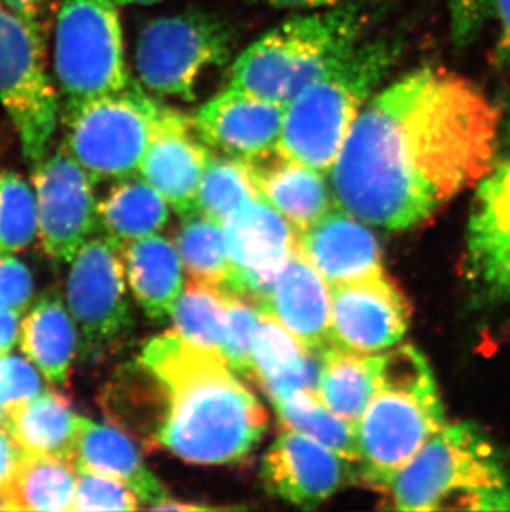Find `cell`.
Listing matches in <instances>:
<instances>
[{"instance_id": "obj_1", "label": "cell", "mask_w": 510, "mask_h": 512, "mask_svg": "<svg viewBox=\"0 0 510 512\" xmlns=\"http://www.w3.org/2000/svg\"><path fill=\"white\" fill-rule=\"evenodd\" d=\"M501 118L471 80L414 68L368 100L328 173L333 201L363 223L416 228L481 181Z\"/></svg>"}, {"instance_id": "obj_2", "label": "cell", "mask_w": 510, "mask_h": 512, "mask_svg": "<svg viewBox=\"0 0 510 512\" xmlns=\"http://www.w3.org/2000/svg\"><path fill=\"white\" fill-rule=\"evenodd\" d=\"M141 367L163 397L154 438L186 463L232 464L251 455L267 413L219 353L166 332L145 343Z\"/></svg>"}, {"instance_id": "obj_3", "label": "cell", "mask_w": 510, "mask_h": 512, "mask_svg": "<svg viewBox=\"0 0 510 512\" xmlns=\"http://www.w3.org/2000/svg\"><path fill=\"white\" fill-rule=\"evenodd\" d=\"M446 423L423 353L413 345L386 350L380 387L355 426L358 479L381 491Z\"/></svg>"}, {"instance_id": "obj_4", "label": "cell", "mask_w": 510, "mask_h": 512, "mask_svg": "<svg viewBox=\"0 0 510 512\" xmlns=\"http://www.w3.org/2000/svg\"><path fill=\"white\" fill-rule=\"evenodd\" d=\"M398 511H510V474L472 423H446L380 491Z\"/></svg>"}, {"instance_id": "obj_5", "label": "cell", "mask_w": 510, "mask_h": 512, "mask_svg": "<svg viewBox=\"0 0 510 512\" xmlns=\"http://www.w3.org/2000/svg\"><path fill=\"white\" fill-rule=\"evenodd\" d=\"M401 52L398 37L361 40L287 105L277 151L328 176L353 123Z\"/></svg>"}, {"instance_id": "obj_6", "label": "cell", "mask_w": 510, "mask_h": 512, "mask_svg": "<svg viewBox=\"0 0 510 512\" xmlns=\"http://www.w3.org/2000/svg\"><path fill=\"white\" fill-rule=\"evenodd\" d=\"M366 27L360 2L290 17L236 58L231 85L287 107L360 44Z\"/></svg>"}, {"instance_id": "obj_7", "label": "cell", "mask_w": 510, "mask_h": 512, "mask_svg": "<svg viewBox=\"0 0 510 512\" xmlns=\"http://www.w3.org/2000/svg\"><path fill=\"white\" fill-rule=\"evenodd\" d=\"M159 108L133 80L118 92L63 105V145L95 184L130 178L140 173Z\"/></svg>"}, {"instance_id": "obj_8", "label": "cell", "mask_w": 510, "mask_h": 512, "mask_svg": "<svg viewBox=\"0 0 510 512\" xmlns=\"http://www.w3.org/2000/svg\"><path fill=\"white\" fill-rule=\"evenodd\" d=\"M231 27L206 12L150 20L136 44V72L148 92L193 102L204 73L224 67L234 54Z\"/></svg>"}, {"instance_id": "obj_9", "label": "cell", "mask_w": 510, "mask_h": 512, "mask_svg": "<svg viewBox=\"0 0 510 512\" xmlns=\"http://www.w3.org/2000/svg\"><path fill=\"white\" fill-rule=\"evenodd\" d=\"M116 0H58L55 75L63 105L131 82Z\"/></svg>"}, {"instance_id": "obj_10", "label": "cell", "mask_w": 510, "mask_h": 512, "mask_svg": "<svg viewBox=\"0 0 510 512\" xmlns=\"http://www.w3.org/2000/svg\"><path fill=\"white\" fill-rule=\"evenodd\" d=\"M0 105L14 123L25 160H44L57 130V90L44 60V40L0 0Z\"/></svg>"}, {"instance_id": "obj_11", "label": "cell", "mask_w": 510, "mask_h": 512, "mask_svg": "<svg viewBox=\"0 0 510 512\" xmlns=\"http://www.w3.org/2000/svg\"><path fill=\"white\" fill-rule=\"evenodd\" d=\"M123 244L110 236L90 237L70 262L68 307L82 332V350L95 357L133 327L126 295Z\"/></svg>"}, {"instance_id": "obj_12", "label": "cell", "mask_w": 510, "mask_h": 512, "mask_svg": "<svg viewBox=\"0 0 510 512\" xmlns=\"http://www.w3.org/2000/svg\"><path fill=\"white\" fill-rule=\"evenodd\" d=\"M39 234L47 256L72 262L100 229L95 183L65 145L35 165Z\"/></svg>"}, {"instance_id": "obj_13", "label": "cell", "mask_w": 510, "mask_h": 512, "mask_svg": "<svg viewBox=\"0 0 510 512\" xmlns=\"http://www.w3.org/2000/svg\"><path fill=\"white\" fill-rule=\"evenodd\" d=\"M506 141L476 184L467 221V274L491 300L510 299V126Z\"/></svg>"}, {"instance_id": "obj_14", "label": "cell", "mask_w": 510, "mask_h": 512, "mask_svg": "<svg viewBox=\"0 0 510 512\" xmlns=\"http://www.w3.org/2000/svg\"><path fill=\"white\" fill-rule=\"evenodd\" d=\"M330 339L335 347L383 353L400 345L409 305L383 271L330 285Z\"/></svg>"}, {"instance_id": "obj_15", "label": "cell", "mask_w": 510, "mask_h": 512, "mask_svg": "<svg viewBox=\"0 0 510 512\" xmlns=\"http://www.w3.org/2000/svg\"><path fill=\"white\" fill-rule=\"evenodd\" d=\"M222 231L231 262L227 292L257 305L297 252L299 231L262 198L232 214Z\"/></svg>"}, {"instance_id": "obj_16", "label": "cell", "mask_w": 510, "mask_h": 512, "mask_svg": "<svg viewBox=\"0 0 510 512\" xmlns=\"http://www.w3.org/2000/svg\"><path fill=\"white\" fill-rule=\"evenodd\" d=\"M350 463L318 441L285 428L265 453L260 476L270 494L299 508L315 509L357 483V469Z\"/></svg>"}, {"instance_id": "obj_17", "label": "cell", "mask_w": 510, "mask_h": 512, "mask_svg": "<svg viewBox=\"0 0 510 512\" xmlns=\"http://www.w3.org/2000/svg\"><path fill=\"white\" fill-rule=\"evenodd\" d=\"M285 108L229 85L199 108L193 123L211 150L251 163L279 150Z\"/></svg>"}, {"instance_id": "obj_18", "label": "cell", "mask_w": 510, "mask_h": 512, "mask_svg": "<svg viewBox=\"0 0 510 512\" xmlns=\"http://www.w3.org/2000/svg\"><path fill=\"white\" fill-rule=\"evenodd\" d=\"M211 155V148L194 128L193 118L161 105L150 145L141 161V178L184 218L198 211L199 184Z\"/></svg>"}, {"instance_id": "obj_19", "label": "cell", "mask_w": 510, "mask_h": 512, "mask_svg": "<svg viewBox=\"0 0 510 512\" xmlns=\"http://www.w3.org/2000/svg\"><path fill=\"white\" fill-rule=\"evenodd\" d=\"M297 252L328 285L381 272L380 242L366 223L343 209H330L299 232Z\"/></svg>"}, {"instance_id": "obj_20", "label": "cell", "mask_w": 510, "mask_h": 512, "mask_svg": "<svg viewBox=\"0 0 510 512\" xmlns=\"http://www.w3.org/2000/svg\"><path fill=\"white\" fill-rule=\"evenodd\" d=\"M257 307L284 325L310 352L332 345L330 285L299 252L290 257Z\"/></svg>"}, {"instance_id": "obj_21", "label": "cell", "mask_w": 510, "mask_h": 512, "mask_svg": "<svg viewBox=\"0 0 510 512\" xmlns=\"http://www.w3.org/2000/svg\"><path fill=\"white\" fill-rule=\"evenodd\" d=\"M249 163V161H247ZM260 198L279 211L297 231H304L335 208L327 174L275 151L249 163Z\"/></svg>"}, {"instance_id": "obj_22", "label": "cell", "mask_w": 510, "mask_h": 512, "mask_svg": "<svg viewBox=\"0 0 510 512\" xmlns=\"http://www.w3.org/2000/svg\"><path fill=\"white\" fill-rule=\"evenodd\" d=\"M73 463L77 469L120 479L145 508L156 509L169 499L168 491L141 459L135 443L113 426L80 416Z\"/></svg>"}, {"instance_id": "obj_23", "label": "cell", "mask_w": 510, "mask_h": 512, "mask_svg": "<svg viewBox=\"0 0 510 512\" xmlns=\"http://www.w3.org/2000/svg\"><path fill=\"white\" fill-rule=\"evenodd\" d=\"M318 353L307 348L274 317L260 312L252 343V378L270 400L295 392H315Z\"/></svg>"}, {"instance_id": "obj_24", "label": "cell", "mask_w": 510, "mask_h": 512, "mask_svg": "<svg viewBox=\"0 0 510 512\" xmlns=\"http://www.w3.org/2000/svg\"><path fill=\"white\" fill-rule=\"evenodd\" d=\"M383 368L385 355L352 352L330 345L318 352V375L313 393L328 410L357 426L380 387Z\"/></svg>"}, {"instance_id": "obj_25", "label": "cell", "mask_w": 510, "mask_h": 512, "mask_svg": "<svg viewBox=\"0 0 510 512\" xmlns=\"http://www.w3.org/2000/svg\"><path fill=\"white\" fill-rule=\"evenodd\" d=\"M126 277L145 314L168 319L184 289V267L173 242L159 234L141 237L123 247Z\"/></svg>"}, {"instance_id": "obj_26", "label": "cell", "mask_w": 510, "mask_h": 512, "mask_svg": "<svg viewBox=\"0 0 510 512\" xmlns=\"http://www.w3.org/2000/svg\"><path fill=\"white\" fill-rule=\"evenodd\" d=\"M80 416L62 393L47 390L5 416L15 440L29 455L75 459ZM75 464V463H73Z\"/></svg>"}, {"instance_id": "obj_27", "label": "cell", "mask_w": 510, "mask_h": 512, "mask_svg": "<svg viewBox=\"0 0 510 512\" xmlns=\"http://www.w3.org/2000/svg\"><path fill=\"white\" fill-rule=\"evenodd\" d=\"M77 325L62 297L47 292L22 324V350L53 385H65L77 355Z\"/></svg>"}, {"instance_id": "obj_28", "label": "cell", "mask_w": 510, "mask_h": 512, "mask_svg": "<svg viewBox=\"0 0 510 512\" xmlns=\"http://www.w3.org/2000/svg\"><path fill=\"white\" fill-rule=\"evenodd\" d=\"M100 229L126 246L141 237L158 234L169 221V204L148 181L138 176L118 179L98 203Z\"/></svg>"}, {"instance_id": "obj_29", "label": "cell", "mask_w": 510, "mask_h": 512, "mask_svg": "<svg viewBox=\"0 0 510 512\" xmlns=\"http://www.w3.org/2000/svg\"><path fill=\"white\" fill-rule=\"evenodd\" d=\"M77 476L68 459L25 453L9 491L14 511H73Z\"/></svg>"}, {"instance_id": "obj_30", "label": "cell", "mask_w": 510, "mask_h": 512, "mask_svg": "<svg viewBox=\"0 0 510 512\" xmlns=\"http://www.w3.org/2000/svg\"><path fill=\"white\" fill-rule=\"evenodd\" d=\"M287 430L297 431L327 446L337 455L357 463V430L350 421L335 415L313 392H295L272 400Z\"/></svg>"}, {"instance_id": "obj_31", "label": "cell", "mask_w": 510, "mask_h": 512, "mask_svg": "<svg viewBox=\"0 0 510 512\" xmlns=\"http://www.w3.org/2000/svg\"><path fill=\"white\" fill-rule=\"evenodd\" d=\"M259 198V188L247 161L212 153L199 184L198 213L222 226L232 214Z\"/></svg>"}, {"instance_id": "obj_32", "label": "cell", "mask_w": 510, "mask_h": 512, "mask_svg": "<svg viewBox=\"0 0 510 512\" xmlns=\"http://www.w3.org/2000/svg\"><path fill=\"white\" fill-rule=\"evenodd\" d=\"M176 249L189 279L214 285L227 292L231 262L227 257L221 224L198 211L184 216L176 237Z\"/></svg>"}, {"instance_id": "obj_33", "label": "cell", "mask_w": 510, "mask_h": 512, "mask_svg": "<svg viewBox=\"0 0 510 512\" xmlns=\"http://www.w3.org/2000/svg\"><path fill=\"white\" fill-rule=\"evenodd\" d=\"M229 292L188 279L171 312L176 330L183 339L221 355L226 330V299Z\"/></svg>"}, {"instance_id": "obj_34", "label": "cell", "mask_w": 510, "mask_h": 512, "mask_svg": "<svg viewBox=\"0 0 510 512\" xmlns=\"http://www.w3.org/2000/svg\"><path fill=\"white\" fill-rule=\"evenodd\" d=\"M37 229V194L19 174L0 173V256L24 251Z\"/></svg>"}, {"instance_id": "obj_35", "label": "cell", "mask_w": 510, "mask_h": 512, "mask_svg": "<svg viewBox=\"0 0 510 512\" xmlns=\"http://www.w3.org/2000/svg\"><path fill=\"white\" fill-rule=\"evenodd\" d=\"M260 309L241 295L227 294L226 330L221 355L239 375L252 378V343Z\"/></svg>"}, {"instance_id": "obj_36", "label": "cell", "mask_w": 510, "mask_h": 512, "mask_svg": "<svg viewBox=\"0 0 510 512\" xmlns=\"http://www.w3.org/2000/svg\"><path fill=\"white\" fill-rule=\"evenodd\" d=\"M77 471V493L73 511H135L141 508L138 496L120 479L87 469Z\"/></svg>"}, {"instance_id": "obj_37", "label": "cell", "mask_w": 510, "mask_h": 512, "mask_svg": "<svg viewBox=\"0 0 510 512\" xmlns=\"http://www.w3.org/2000/svg\"><path fill=\"white\" fill-rule=\"evenodd\" d=\"M451 39L458 49L476 42L496 15V0H448Z\"/></svg>"}, {"instance_id": "obj_38", "label": "cell", "mask_w": 510, "mask_h": 512, "mask_svg": "<svg viewBox=\"0 0 510 512\" xmlns=\"http://www.w3.org/2000/svg\"><path fill=\"white\" fill-rule=\"evenodd\" d=\"M0 382L4 387L5 410L9 413L42 393L39 373L19 357L0 358Z\"/></svg>"}, {"instance_id": "obj_39", "label": "cell", "mask_w": 510, "mask_h": 512, "mask_svg": "<svg viewBox=\"0 0 510 512\" xmlns=\"http://www.w3.org/2000/svg\"><path fill=\"white\" fill-rule=\"evenodd\" d=\"M34 292V281L24 262L5 254L0 256V307L24 312Z\"/></svg>"}, {"instance_id": "obj_40", "label": "cell", "mask_w": 510, "mask_h": 512, "mask_svg": "<svg viewBox=\"0 0 510 512\" xmlns=\"http://www.w3.org/2000/svg\"><path fill=\"white\" fill-rule=\"evenodd\" d=\"M24 456L25 451L15 440L7 423L4 425V421H0V494H9Z\"/></svg>"}, {"instance_id": "obj_41", "label": "cell", "mask_w": 510, "mask_h": 512, "mask_svg": "<svg viewBox=\"0 0 510 512\" xmlns=\"http://www.w3.org/2000/svg\"><path fill=\"white\" fill-rule=\"evenodd\" d=\"M5 5L20 15L37 34L45 35V25L49 22L53 7L58 0H4Z\"/></svg>"}, {"instance_id": "obj_42", "label": "cell", "mask_w": 510, "mask_h": 512, "mask_svg": "<svg viewBox=\"0 0 510 512\" xmlns=\"http://www.w3.org/2000/svg\"><path fill=\"white\" fill-rule=\"evenodd\" d=\"M499 24L494 62L497 67L510 68V0H496V15Z\"/></svg>"}, {"instance_id": "obj_43", "label": "cell", "mask_w": 510, "mask_h": 512, "mask_svg": "<svg viewBox=\"0 0 510 512\" xmlns=\"http://www.w3.org/2000/svg\"><path fill=\"white\" fill-rule=\"evenodd\" d=\"M20 310L0 307V358L12 350L20 332Z\"/></svg>"}, {"instance_id": "obj_44", "label": "cell", "mask_w": 510, "mask_h": 512, "mask_svg": "<svg viewBox=\"0 0 510 512\" xmlns=\"http://www.w3.org/2000/svg\"><path fill=\"white\" fill-rule=\"evenodd\" d=\"M264 2L279 9H330V7L360 2V0H264Z\"/></svg>"}, {"instance_id": "obj_45", "label": "cell", "mask_w": 510, "mask_h": 512, "mask_svg": "<svg viewBox=\"0 0 510 512\" xmlns=\"http://www.w3.org/2000/svg\"><path fill=\"white\" fill-rule=\"evenodd\" d=\"M161 0H116V4L123 7V5H150L158 4Z\"/></svg>"}, {"instance_id": "obj_46", "label": "cell", "mask_w": 510, "mask_h": 512, "mask_svg": "<svg viewBox=\"0 0 510 512\" xmlns=\"http://www.w3.org/2000/svg\"><path fill=\"white\" fill-rule=\"evenodd\" d=\"M0 511H14V504L10 501L9 494H0Z\"/></svg>"}, {"instance_id": "obj_47", "label": "cell", "mask_w": 510, "mask_h": 512, "mask_svg": "<svg viewBox=\"0 0 510 512\" xmlns=\"http://www.w3.org/2000/svg\"><path fill=\"white\" fill-rule=\"evenodd\" d=\"M5 416H7V410H5V393L2 382H0V421H5Z\"/></svg>"}]
</instances>
